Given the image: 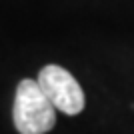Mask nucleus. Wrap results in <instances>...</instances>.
I'll use <instances>...</instances> for the list:
<instances>
[{
	"label": "nucleus",
	"mask_w": 134,
	"mask_h": 134,
	"mask_svg": "<svg viewBox=\"0 0 134 134\" xmlns=\"http://www.w3.org/2000/svg\"><path fill=\"white\" fill-rule=\"evenodd\" d=\"M36 82L56 110L64 112L68 116H76L84 110V104H86L84 90L66 68L48 64L40 70Z\"/></svg>",
	"instance_id": "obj_2"
},
{
	"label": "nucleus",
	"mask_w": 134,
	"mask_h": 134,
	"mask_svg": "<svg viewBox=\"0 0 134 134\" xmlns=\"http://www.w3.org/2000/svg\"><path fill=\"white\" fill-rule=\"evenodd\" d=\"M14 126L20 134H46L56 124V108L44 96L36 80H22L16 86Z\"/></svg>",
	"instance_id": "obj_1"
}]
</instances>
